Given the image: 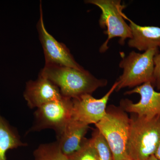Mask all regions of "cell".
Returning a JSON list of instances; mask_svg holds the SVG:
<instances>
[{"label":"cell","instance_id":"7c38bea8","mask_svg":"<svg viewBox=\"0 0 160 160\" xmlns=\"http://www.w3.org/2000/svg\"><path fill=\"white\" fill-rule=\"evenodd\" d=\"M125 20L129 22L132 32L131 38L128 44L129 47L140 51L159 48L160 46V27L154 26H141L132 21L123 13Z\"/></svg>","mask_w":160,"mask_h":160},{"label":"cell","instance_id":"52a82bcc","mask_svg":"<svg viewBox=\"0 0 160 160\" xmlns=\"http://www.w3.org/2000/svg\"><path fill=\"white\" fill-rule=\"evenodd\" d=\"M39 38L42 46L46 64H54L83 70L82 66L75 60L69 49L59 42L46 30L44 19L42 2L40 1V18L37 25Z\"/></svg>","mask_w":160,"mask_h":160},{"label":"cell","instance_id":"9a60e30c","mask_svg":"<svg viewBox=\"0 0 160 160\" xmlns=\"http://www.w3.org/2000/svg\"><path fill=\"white\" fill-rule=\"evenodd\" d=\"M98 160H112L111 149L105 138L98 129L93 130L90 138Z\"/></svg>","mask_w":160,"mask_h":160},{"label":"cell","instance_id":"ba28073f","mask_svg":"<svg viewBox=\"0 0 160 160\" xmlns=\"http://www.w3.org/2000/svg\"><path fill=\"white\" fill-rule=\"evenodd\" d=\"M134 93L140 95L139 102L134 103L127 99H122L120 102V107L123 110L146 119H152L160 116V92L155 90L151 82L144 83L126 91L124 94Z\"/></svg>","mask_w":160,"mask_h":160},{"label":"cell","instance_id":"9c48e42d","mask_svg":"<svg viewBox=\"0 0 160 160\" xmlns=\"http://www.w3.org/2000/svg\"><path fill=\"white\" fill-rule=\"evenodd\" d=\"M118 85L116 81L108 92L101 98H95L91 94H86L72 99V118L88 125H95L99 122L106 115L108 101L112 92L115 91Z\"/></svg>","mask_w":160,"mask_h":160},{"label":"cell","instance_id":"3957f363","mask_svg":"<svg viewBox=\"0 0 160 160\" xmlns=\"http://www.w3.org/2000/svg\"><path fill=\"white\" fill-rule=\"evenodd\" d=\"M130 118L120 107H107L102 119L96 124V129L105 138L111 149L112 160H129L127 152Z\"/></svg>","mask_w":160,"mask_h":160},{"label":"cell","instance_id":"8992f818","mask_svg":"<svg viewBox=\"0 0 160 160\" xmlns=\"http://www.w3.org/2000/svg\"><path fill=\"white\" fill-rule=\"evenodd\" d=\"M72 99L63 96L44 104L35 112L34 123L29 132L51 129L57 135L72 118Z\"/></svg>","mask_w":160,"mask_h":160},{"label":"cell","instance_id":"8fae6325","mask_svg":"<svg viewBox=\"0 0 160 160\" xmlns=\"http://www.w3.org/2000/svg\"><path fill=\"white\" fill-rule=\"evenodd\" d=\"M89 126L72 118L62 131L57 135V142L63 154L70 158L81 149Z\"/></svg>","mask_w":160,"mask_h":160},{"label":"cell","instance_id":"5b68a950","mask_svg":"<svg viewBox=\"0 0 160 160\" xmlns=\"http://www.w3.org/2000/svg\"><path fill=\"white\" fill-rule=\"evenodd\" d=\"M85 3L98 6L102 11L99 23L101 28L106 29L104 33L107 38L100 47V52L108 50L109 40L113 38H119L121 45H124L127 39L131 38V29L123 16L126 6L122 5L120 0H87Z\"/></svg>","mask_w":160,"mask_h":160},{"label":"cell","instance_id":"2e32d148","mask_svg":"<svg viewBox=\"0 0 160 160\" xmlns=\"http://www.w3.org/2000/svg\"><path fill=\"white\" fill-rule=\"evenodd\" d=\"M72 160H98L90 139L84 140L81 149L71 157Z\"/></svg>","mask_w":160,"mask_h":160},{"label":"cell","instance_id":"d6986e66","mask_svg":"<svg viewBox=\"0 0 160 160\" xmlns=\"http://www.w3.org/2000/svg\"><path fill=\"white\" fill-rule=\"evenodd\" d=\"M147 160H160V159H158L157 158L155 157L154 156V155H153L151 156L150 157H149V158Z\"/></svg>","mask_w":160,"mask_h":160},{"label":"cell","instance_id":"6da1fadb","mask_svg":"<svg viewBox=\"0 0 160 160\" xmlns=\"http://www.w3.org/2000/svg\"><path fill=\"white\" fill-rule=\"evenodd\" d=\"M39 74L57 86L62 96L72 99L91 95L108 84L107 80L97 78L85 69L79 70L54 64H45Z\"/></svg>","mask_w":160,"mask_h":160},{"label":"cell","instance_id":"ffe728a7","mask_svg":"<svg viewBox=\"0 0 160 160\" xmlns=\"http://www.w3.org/2000/svg\"><path fill=\"white\" fill-rule=\"evenodd\" d=\"M129 160H133L132 159H129Z\"/></svg>","mask_w":160,"mask_h":160},{"label":"cell","instance_id":"277c9868","mask_svg":"<svg viewBox=\"0 0 160 160\" xmlns=\"http://www.w3.org/2000/svg\"><path fill=\"white\" fill-rule=\"evenodd\" d=\"M159 48H153L142 53L132 51L120 62L119 67L123 73L117 80L116 91L123 88H133L150 82L153 84L154 65L153 59Z\"/></svg>","mask_w":160,"mask_h":160},{"label":"cell","instance_id":"4fadbf2b","mask_svg":"<svg viewBox=\"0 0 160 160\" xmlns=\"http://www.w3.org/2000/svg\"><path fill=\"white\" fill-rule=\"evenodd\" d=\"M26 146L21 141L17 130L0 114V160H7L8 150Z\"/></svg>","mask_w":160,"mask_h":160},{"label":"cell","instance_id":"7a4b0ae2","mask_svg":"<svg viewBox=\"0 0 160 160\" xmlns=\"http://www.w3.org/2000/svg\"><path fill=\"white\" fill-rule=\"evenodd\" d=\"M130 119L127 153L132 160H147L160 142V116L148 120L134 114Z\"/></svg>","mask_w":160,"mask_h":160},{"label":"cell","instance_id":"5bb4252c","mask_svg":"<svg viewBox=\"0 0 160 160\" xmlns=\"http://www.w3.org/2000/svg\"><path fill=\"white\" fill-rule=\"evenodd\" d=\"M34 160H72L61 151L57 142L41 144L33 152Z\"/></svg>","mask_w":160,"mask_h":160},{"label":"cell","instance_id":"e0dca14e","mask_svg":"<svg viewBox=\"0 0 160 160\" xmlns=\"http://www.w3.org/2000/svg\"><path fill=\"white\" fill-rule=\"evenodd\" d=\"M154 62V76L152 85L160 90V46L159 47V51L155 56L153 59Z\"/></svg>","mask_w":160,"mask_h":160},{"label":"cell","instance_id":"30bf717a","mask_svg":"<svg viewBox=\"0 0 160 160\" xmlns=\"http://www.w3.org/2000/svg\"><path fill=\"white\" fill-rule=\"evenodd\" d=\"M59 88L47 78L39 74L37 79L26 83L24 97L30 109L37 108L62 97Z\"/></svg>","mask_w":160,"mask_h":160},{"label":"cell","instance_id":"ac0fdd59","mask_svg":"<svg viewBox=\"0 0 160 160\" xmlns=\"http://www.w3.org/2000/svg\"><path fill=\"white\" fill-rule=\"evenodd\" d=\"M154 155L157 158L160 160V142L158 146L157 149Z\"/></svg>","mask_w":160,"mask_h":160}]
</instances>
